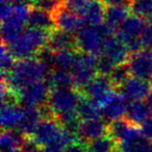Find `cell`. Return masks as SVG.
Segmentation results:
<instances>
[{
	"mask_svg": "<svg viewBox=\"0 0 152 152\" xmlns=\"http://www.w3.org/2000/svg\"><path fill=\"white\" fill-rule=\"evenodd\" d=\"M88 144H85L83 142H78L73 145L69 146L65 149V152H87Z\"/></svg>",
	"mask_w": 152,
	"mask_h": 152,
	"instance_id": "39",
	"label": "cell"
},
{
	"mask_svg": "<svg viewBox=\"0 0 152 152\" xmlns=\"http://www.w3.org/2000/svg\"><path fill=\"white\" fill-rule=\"evenodd\" d=\"M146 26H147V22L143 18L134 15L129 16L126 21L118 28L117 37L125 44L133 39L142 38Z\"/></svg>",
	"mask_w": 152,
	"mask_h": 152,
	"instance_id": "16",
	"label": "cell"
},
{
	"mask_svg": "<svg viewBox=\"0 0 152 152\" xmlns=\"http://www.w3.org/2000/svg\"><path fill=\"white\" fill-rule=\"evenodd\" d=\"M51 88L47 80L39 81L24 88L18 95L19 103L24 106H34L41 107L48 101Z\"/></svg>",
	"mask_w": 152,
	"mask_h": 152,
	"instance_id": "9",
	"label": "cell"
},
{
	"mask_svg": "<svg viewBox=\"0 0 152 152\" xmlns=\"http://www.w3.org/2000/svg\"><path fill=\"white\" fill-rule=\"evenodd\" d=\"M21 152H24V151H21ZM37 152H43L42 150H40V151H37Z\"/></svg>",
	"mask_w": 152,
	"mask_h": 152,
	"instance_id": "44",
	"label": "cell"
},
{
	"mask_svg": "<svg viewBox=\"0 0 152 152\" xmlns=\"http://www.w3.org/2000/svg\"><path fill=\"white\" fill-rule=\"evenodd\" d=\"M129 9L134 16L149 19L152 17V0H132Z\"/></svg>",
	"mask_w": 152,
	"mask_h": 152,
	"instance_id": "31",
	"label": "cell"
},
{
	"mask_svg": "<svg viewBox=\"0 0 152 152\" xmlns=\"http://www.w3.org/2000/svg\"><path fill=\"white\" fill-rule=\"evenodd\" d=\"M32 0H1V2L4 3H13V4H26L27 2L31 3Z\"/></svg>",
	"mask_w": 152,
	"mask_h": 152,
	"instance_id": "41",
	"label": "cell"
},
{
	"mask_svg": "<svg viewBox=\"0 0 152 152\" xmlns=\"http://www.w3.org/2000/svg\"><path fill=\"white\" fill-rule=\"evenodd\" d=\"M42 151L43 152H65V149L61 148V146L52 144V145H49V146H47V147L43 148Z\"/></svg>",
	"mask_w": 152,
	"mask_h": 152,
	"instance_id": "40",
	"label": "cell"
},
{
	"mask_svg": "<svg viewBox=\"0 0 152 152\" xmlns=\"http://www.w3.org/2000/svg\"><path fill=\"white\" fill-rule=\"evenodd\" d=\"M98 55L89 53H79L71 69L75 83V90L81 92L92 79L97 75Z\"/></svg>",
	"mask_w": 152,
	"mask_h": 152,
	"instance_id": "4",
	"label": "cell"
},
{
	"mask_svg": "<svg viewBox=\"0 0 152 152\" xmlns=\"http://www.w3.org/2000/svg\"><path fill=\"white\" fill-rule=\"evenodd\" d=\"M142 41L145 48H152V17L148 19L147 26L142 34Z\"/></svg>",
	"mask_w": 152,
	"mask_h": 152,
	"instance_id": "36",
	"label": "cell"
},
{
	"mask_svg": "<svg viewBox=\"0 0 152 152\" xmlns=\"http://www.w3.org/2000/svg\"><path fill=\"white\" fill-rule=\"evenodd\" d=\"M130 9L128 7H106L104 19L112 27L119 28L129 17Z\"/></svg>",
	"mask_w": 152,
	"mask_h": 152,
	"instance_id": "25",
	"label": "cell"
},
{
	"mask_svg": "<svg viewBox=\"0 0 152 152\" xmlns=\"http://www.w3.org/2000/svg\"><path fill=\"white\" fill-rule=\"evenodd\" d=\"M51 69L38 57L17 61L10 73H1V81L16 95L28 86L48 79Z\"/></svg>",
	"mask_w": 152,
	"mask_h": 152,
	"instance_id": "1",
	"label": "cell"
},
{
	"mask_svg": "<svg viewBox=\"0 0 152 152\" xmlns=\"http://www.w3.org/2000/svg\"><path fill=\"white\" fill-rule=\"evenodd\" d=\"M149 83H151V86H152V72H151V75H150V77H149Z\"/></svg>",
	"mask_w": 152,
	"mask_h": 152,
	"instance_id": "43",
	"label": "cell"
},
{
	"mask_svg": "<svg viewBox=\"0 0 152 152\" xmlns=\"http://www.w3.org/2000/svg\"><path fill=\"white\" fill-rule=\"evenodd\" d=\"M105 7L99 0H90L79 16L83 18L85 24L91 26H97L103 23Z\"/></svg>",
	"mask_w": 152,
	"mask_h": 152,
	"instance_id": "20",
	"label": "cell"
},
{
	"mask_svg": "<svg viewBox=\"0 0 152 152\" xmlns=\"http://www.w3.org/2000/svg\"><path fill=\"white\" fill-rule=\"evenodd\" d=\"M63 130L64 127L55 117L46 118L43 119L37 128L36 132L29 139H31L39 147L43 149L47 146L56 143Z\"/></svg>",
	"mask_w": 152,
	"mask_h": 152,
	"instance_id": "8",
	"label": "cell"
},
{
	"mask_svg": "<svg viewBox=\"0 0 152 152\" xmlns=\"http://www.w3.org/2000/svg\"><path fill=\"white\" fill-rule=\"evenodd\" d=\"M115 67H116V65L108 57L104 56V55H101V56L99 55V57H98V64H97L98 74H101V75L104 76H110Z\"/></svg>",
	"mask_w": 152,
	"mask_h": 152,
	"instance_id": "34",
	"label": "cell"
},
{
	"mask_svg": "<svg viewBox=\"0 0 152 152\" xmlns=\"http://www.w3.org/2000/svg\"><path fill=\"white\" fill-rule=\"evenodd\" d=\"M47 83H49L51 89H75L73 75L69 70H51Z\"/></svg>",
	"mask_w": 152,
	"mask_h": 152,
	"instance_id": "24",
	"label": "cell"
},
{
	"mask_svg": "<svg viewBox=\"0 0 152 152\" xmlns=\"http://www.w3.org/2000/svg\"><path fill=\"white\" fill-rule=\"evenodd\" d=\"M43 120L42 113L40 107L34 106H24L23 116L21 122L18 126V131L25 137H31L36 132L37 128Z\"/></svg>",
	"mask_w": 152,
	"mask_h": 152,
	"instance_id": "17",
	"label": "cell"
},
{
	"mask_svg": "<svg viewBox=\"0 0 152 152\" xmlns=\"http://www.w3.org/2000/svg\"><path fill=\"white\" fill-rule=\"evenodd\" d=\"M140 130H141L142 135L150 143H152V117L148 118L142 123L140 126Z\"/></svg>",
	"mask_w": 152,
	"mask_h": 152,
	"instance_id": "37",
	"label": "cell"
},
{
	"mask_svg": "<svg viewBox=\"0 0 152 152\" xmlns=\"http://www.w3.org/2000/svg\"><path fill=\"white\" fill-rule=\"evenodd\" d=\"M146 103L148 104V106H149V107L152 108V90L150 91L149 95H148L147 98H146Z\"/></svg>",
	"mask_w": 152,
	"mask_h": 152,
	"instance_id": "42",
	"label": "cell"
},
{
	"mask_svg": "<svg viewBox=\"0 0 152 152\" xmlns=\"http://www.w3.org/2000/svg\"><path fill=\"white\" fill-rule=\"evenodd\" d=\"M102 55L108 57L116 66L127 64L130 57L127 47L117 36H113L105 40L102 49Z\"/></svg>",
	"mask_w": 152,
	"mask_h": 152,
	"instance_id": "13",
	"label": "cell"
},
{
	"mask_svg": "<svg viewBox=\"0 0 152 152\" xmlns=\"http://www.w3.org/2000/svg\"><path fill=\"white\" fill-rule=\"evenodd\" d=\"M150 117H152V108L149 107L146 102L142 101L131 102L125 115L126 120L137 127L141 126L142 123Z\"/></svg>",
	"mask_w": 152,
	"mask_h": 152,
	"instance_id": "22",
	"label": "cell"
},
{
	"mask_svg": "<svg viewBox=\"0 0 152 152\" xmlns=\"http://www.w3.org/2000/svg\"><path fill=\"white\" fill-rule=\"evenodd\" d=\"M130 75L128 64H122V65L116 66L108 77L114 89L120 90L124 86V83L130 78Z\"/></svg>",
	"mask_w": 152,
	"mask_h": 152,
	"instance_id": "29",
	"label": "cell"
},
{
	"mask_svg": "<svg viewBox=\"0 0 152 152\" xmlns=\"http://www.w3.org/2000/svg\"><path fill=\"white\" fill-rule=\"evenodd\" d=\"M89 1L90 0H65V7L69 11L79 15Z\"/></svg>",
	"mask_w": 152,
	"mask_h": 152,
	"instance_id": "35",
	"label": "cell"
},
{
	"mask_svg": "<svg viewBox=\"0 0 152 152\" xmlns=\"http://www.w3.org/2000/svg\"><path fill=\"white\" fill-rule=\"evenodd\" d=\"M127 64L132 77L147 80L152 72V50L146 48L131 54Z\"/></svg>",
	"mask_w": 152,
	"mask_h": 152,
	"instance_id": "10",
	"label": "cell"
},
{
	"mask_svg": "<svg viewBox=\"0 0 152 152\" xmlns=\"http://www.w3.org/2000/svg\"><path fill=\"white\" fill-rule=\"evenodd\" d=\"M27 25L30 28L46 30L48 32L52 31L53 29L56 28L54 20H53V16L51 14L31 7H30L29 15H28Z\"/></svg>",
	"mask_w": 152,
	"mask_h": 152,
	"instance_id": "21",
	"label": "cell"
},
{
	"mask_svg": "<svg viewBox=\"0 0 152 152\" xmlns=\"http://www.w3.org/2000/svg\"><path fill=\"white\" fill-rule=\"evenodd\" d=\"M105 7H130L132 0H101Z\"/></svg>",
	"mask_w": 152,
	"mask_h": 152,
	"instance_id": "38",
	"label": "cell"
},
{
	"mask_svg": "<svg viewBox=\"0 0 152 152\" xmlns=\"http://www.w3.org/2000/svg\"><path fill=\"white\" fill-rule=\"evenodd\" d=\"M15 57L12 55L5 45L1 47V73H10L15 66Z\"/></svg>",
	"mask_w": 152,
	"mask_h": 152,
	"instance_id": "33",
	"label": "cell"
},
{
	"mask_svg": "<svg viewBox=\"0 0 152 152\" xmlns=\"http://www.w3.org/2000/svg\"><path fill=\"white\" fill-rule=\"evenodd\" d=\"M114 152H119V150H116V151H114Z\"/></svg>",
	"mask_w": 152,
	"mask_h": 152,
	"instance_id": "45",
	"label": "cell"
},
{
	"mask_svg": "<svg viewBox=\"0 0 152 152\" xmlns=\"http://www.w3.org/2000/svg\"><path fill=\"white\" fill-rule=\"evenodd\" d=\"M23 116V107L19 103L1 104V126L2 130H15L18 128Z\"/></svg>",
	"mask_w": 152,
	"mask_h": 152,
	"instance_id": "18",
	"label": "cell"
},
{
	"mask_svg": "<svg viewBox=\"0 0 152 152\" xmlns=\"http://www.w3.org/2000/svg\"><path fill=\"white\" fill-rule=\"evenodd\" d=\"M26 137L16 130H2L0 146L1 152H21Z\"/></svg>",
	"mask_w": 152,
	"mask_h": 152,
	"instance_id": "23",
	"label": "cell"
},
{
	"mask_svg": "<svg viewBox=\"0 0 152 152\" xmlns=\"http://www.w3.org/2000/svg\"><path fill=\"white\" fill-rule=\"evenodd\" d=\"M78 52L75 49H66V50L57 51L54 52L53 55V69H63L70 70L73 68L74 64L77 58Z\"/></svg>",
	"mask_w": 152,
	"mask_h": 152,
	"instance_id": "26",
	"label": "cell"
},
{
	"mask_svg": "<svg viewBox=\"0 0 152 152\" xmlns=\"http://www.w3.org/2000/svg\"><path fill=\"white\" fill-rule=\"evenodd\" d=\"M106 134H107V124L102 119L81 121L79 125V139L85 144H90Z\"/></svg>",
	"mask_w": 152,
	"mask_h": 152,
	"instance_id": "14",
	"label": "cell"
},
{
	"mask_svg": "<svg viewBox=\"0 0 152 152\" xmlns=\"http://www.w3.org/2000/svg\"><path fill=\"white\" fill-rule=\"evenodd\" d=\"M30 7L27 4H13V10L7 18L1 20L2 44L10 46L21 37L27 25Z\"/></svg>",
	"mask_w": 152,
	"mask_h": 152,
	"instance_id": "3",
	"label": "cell"
},
{
	"mask_svg": "<svg viewBox=\"0 0 152 152\" xmlns=\"http://www.w3.org/2000/svg\"><path fill=\"white\" fill-rule=\"evenodd\" d=\"M75 41L77 52L99 56V53H102L105 39L101 34L98 26L86 25L75 34Z\"/></svg>",
	"mask_w": 152,
	"mask_h": 152,
	"instance_id": "6",
	"label": "cell"
},
{
	"mask_svg": "<svg viewBox=\"0 0 152 152\" xmlns=\"http://www.w3.org/2000/svg\"><path fill=\"white\" fill-rule=\"evenodd\" d=\"M121 93L129 100L137 102L146 99L151 91V83L144 79L130 77L121 88Z\"/></svg>",
	"mask_w": 152,
	"mask_h": 152,
	"instance_id": "15",
	"label": "cell"
},
{
	"mask_svg": "<svg viewBox=\"0 0 152 152\" xmlns=\"http://www.w3.org/2000/svg\"><path fill=\"white\" fill-rule=\"evenodd\" d=\"M79 93L101 110L114 94V87L108 76L97 74Z\"/></svg>",
	"mask_w": 152,
	"mask_h": 152,
	"instance_id": "7",
	"label": "cell"
},
{
	"mask_svg": "<svg viewBox=\"0 0 152 152\" xmlns=\"http://www.w3.org/2000/svg\"><path fill=\"white\" fill-rule=\"evenodd\" d=\"M116 150H118V144L107 134L88 144L87 147V152H114Z\"/></svg>",
	"mask_w": 152,
	"mask_h": 152,
	"instance_id": "30",
	"label": "cell"
},
{
	"mask_svg": "<svg viewBox=\"0 0 152 152\" xmlns=\"http://www.w3.org/2000/svg\"><path fill=\"white\" fill-rule=\"evenodd\" d=\"M30 5L53 15L65 5V0H32Z\"/></svg>",
	"mask_w": 152,
	"mask_h": 152,
	"instance_id": "32",
	"label": "cell"
},
{
	"mask_svg": "<svg viewBox=\"0 0 152 152\" xmlns=\"http://www.w3.org/2000/svg\"><path fill=\"white\" fill-rule=\"evenodd\" d=\"M129 104V100L122 93L114 92L110 100L101 108V117L105 122H107V124L124 118Z\"/></svg>",
	"mask_w": 152,
	"mask_h": 152,
	"instance_id": "11",
	"label": "cell"
},
{
	"mask_svg": "<svg viewBox=\"0 0 152 152\" xmlns=\"http://www.w3.org/2000/svg\"><path fill=\"white\" fill-rule=\"evenodd\" d=\"M49 34L46 30L28 27L18 40L7 47L17 61L34 58L47 46Z\"/></svg>",
	"mask_w": 152,
	"mask_h": 152,
	"instance_id": "2",
	"label": "cell"
},
{
	"mask_svg": "<svg viewBox=\"0 0 152 152\" xmlns=\"http://www.w3.org/2000/svg\"><path fill=\"white\" fill-rule=\"evenodd\" d=\"M52 16L55 23V27L57 29L63 30V31L69 32V34H76L83 27V24H85L80 16L69 11L65 5L61 7Z\"/></svg>",
	"mask_w": 152,
	"mask_h": 152,
	"instance_id": "12",
	"label": "cell"
},
{
	"mask_svg": "<svg viewBox=\"0 0 152 152\" xmlns=\"http://www.w3.org/2000/svg\"><path fill=\"white\" fill-rule=\"evenodd\" d=\"M81 97L83 95L75 89H51L46 104L56 117L77 110Z\"/></svg>",
	"mask_w": 152,
	"mask_h": 152,
	"instance_id": "5",
	"label": "cell"
},
{
	"mask_svg": "<svg viewBox=\"0 0 152 152\" xmlns=\"http://www.w3.org/2000/svg\"><path fill=\"white\" fill-rule=\"evenodd\" d=\"M76 110L80 120L83 121L95 120V119H100L101 117V110L98 106H96L91 100L87 99L83 96L81 97Z\"/></svg>",
	"mask_w": 152,
	"mask_h": 152,
	"instance_id": "28",
	"label": "cell"
},
{
	"mask_svg": "<svg viewBox=\"0 0 152 152\" xmlns=\"http://www.w3.org/2000/svg\"><path fill=\"white\" fill-rule=\"evenodd\" d=\"M132 126H134V125L129 123L126 120V118L113 121V122L107 124V135H110L119 145L123 141V139L127 135V133L129 132Z\"/></svg>",
	"mask_w": 152,
	"mask_h": 152,
	"instance_id": "27",
	"label": "cell"
},
{
	"mask_svg": "<svg viewBox=\"0 0 152 152\" xmlns=\"http://www.w3.org/2000/svg\"><path fill=\"white\" fill-rule=\"evenodd\" d=\"M75 45V34L63 31V30L57 29V28L53 29L49 34L47 47L53 52L66 50V49H75L76 50Z\"/></svg>",
	"mask_w": 152,
	"mask_h": 152,
	"instance_id": "19",
	"label": "cell"
}]
</instances>
